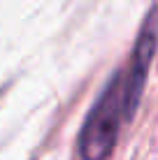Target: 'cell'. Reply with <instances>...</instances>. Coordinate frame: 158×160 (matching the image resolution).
<instances>
[{
    "mask_svg": "<svg viewBox=\"0 0 158 160\" xmlns=\"http://www.w3.org/2000/svg\"><path fill=\"white\" fill-rule=\"evenodd\" d=\"M126 77L123 70L116 72L100 93V98L86 114V121L79 132V156L81 160H107L119 139L123 121H130Z\"/></svg>",
    "mask_w": 158,
    "mask_h": 160,
    "instance_id": "cell-1",
    "label": "cell"
},
{
    "mask_svg": "<svg viewBox=\"0 0 158 160\" xmlns=\"http://www.w3.org/2000/svg\"><path fill=\"white\" fill-rule=\"evenodd\" d=\"M156 44H158V16H156V12H151L142 23V30H140V35H137L135 49H133V53H130L128 68L123 70L130 116L135 114L140 100H142V91H144L151 60H154V53H156Z\"/></svg>",
    "mask_w": 158,
    "mask_h": 160,
    "instance_id": "cell-2",
    "label": "cell"
}]
</instances>
